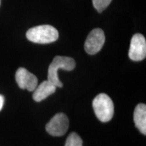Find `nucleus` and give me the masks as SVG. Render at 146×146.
Segmentation results:
<instances>
[{"label":"nucleus","instance_id":"nucleus-3","mask_svg":"<svg viewBox=\"0 0 146 146\" xmlns=\"http://www.w3.org/2000/svg\"><path fill=\"white\" fill-rule=\"evenodd\" d=\"M93 108L97 118L106 123L112 119L114 112L112 100L106 94H100L93 101Z\"/></svg>","mask_w":146,"mask_h":146},{"label":"nucleus","instance_id":"nucleus-1","mask_svg":"<svg viewBox=\"0 0 146 146\" xmlns=\"http://www.w3.org/2000/svg\"><path fill=\"white\" fill-rule=\"evenodd\" d=\"M26 36L30 41L40 44H47L57 41L59 36L57 29L48 25H39L30 29Z\"/></svg>","mask_w":146,"mask_h":146},{"label":"nucleus","instance_id":"nucleus-11","mask_svg":"<svg viewBox=\"0 0 146 146\" xmlns=\"http://www.w3.org/2000/svg\"><path fill=\"white\" fill-rule=\"evenodd\" d=\"M94 7L99 13L103 12L112 2V0H92Z\"/></svg>","mask_w":146,"mask_h":146},{"label":"nucleus","instance_id":"nucleus-2","mask_svg":"<svg viewBox=\"0 0 146 146\" xmlns=\"http://www.w3.org/2000/svg\"><path fill=\"white\" fill-rule=\"evenodd\" d=\"M76 66V62L72 58L66 56H56L50 64L48 68L47 80L57 87H62L63 84L60 81L58 75V70L60 68L71 71Z\"/></svg>","mask_w":146,"mask_h":146},{"label":"nucleus","instance_id":"nucleus-13","mask_svg":"<svg viewBox=\"0 0 146 146\" xmlns=\"http://www.w3.org/2000/svg\"><path fill=\"white\" fill-rule=\"evenodd\" d=\"M0 5H1V0H0Z\"/></svg>","mask_w":146,"mask_h":146},{"label":"nucleus","instance_id":"nucleus-7","mask_svg":"<svg viewBox=\"0 0 146 146\" xmlns=\"http://www.w3.org/2000/svg\"><path fill=\"white\" fill-rule=\"evenodd\" d=\"M16 81L20 88L33 91L37 86L38 79L35 75L25 68H19L16 72Z\"/></svg>","mask_w":146,"mask_h":146},{"label":"nucleus","instance_id":"nucleus-9","mask_svg":"<svg viewBox=\"0 0 146 146\" xmlns=\"http://www.w3.org/2000/svg\"><path fill=\"white\" fill-rule=\"evenodd\" d=\"M136 127L142 134L146 135V106L144 104H139L137 106L133 116Z\"/></svg>","mask_w":146,"mask_h":146},{"label":"nucleus","instance_id":"nucleus-8","mask_svg":"<svg viewBox=\"0 0 146 146\" xmlns=\"http://www.w3.org/2000/svg\"><path fill=\"white\" fill-rule=\"evenodd\" d=\"M57 87L53 85L48 80L43 81L39 86H36L33 94V98L35 102H41L46 99L50 95L54 94L56 91Z\"/></svg>","mask_w":146,"mask_h":146},{"label":"nucleus","instance_id":"nucleus-10","mask_svg":"<svg viewBox=\"0 0 146 146\" xmlns=\"http://www.w3.org/2000/svg\"><path fill=\"white\" fill-rule=\"evenodd\" d=\"M65 146H83V141L76 133H72L67 138Z\"/></svg>","mask_w":146,"mask_h":146},{"label":"nucleus","instance_id":"nucleus-4","mask_svg":"<svg viewBox=\"0 0 146 146\" xmlns=\"http://www.w3.org/2000/svg\"><path fill=\"white\" fill-rule=\"evenodd\" d=\"M69 125L68 118L63 113L56 114L46 125L45 129L52 136H62L68 131Z\"/></svg>","mask_w":146,"mask_h":146},{"label":"nucleus","instance_id":"nucleus-6","mask_svg":"<svg viewBox=\"0 0 146 146\" xmlns=\"http://www.w3.org/2000/svg\"><path fill=\"white\" fill-rule=\"evenodd\" d=\"M129 57L133 61H141L146 57V41L143 35L137 33L131 39Z\"/></svg>","mask_w":146,"mask_h":146},{"label":"nucleus","instance_id":"nucleus-12","mask_svg":"<svg viewBox=\"0 0 146 146\" xmlns=\"http://www.w3.org/2000/svg\"><path fill=\"white\" fill-rule=\"evenodd\" d=\"M3 104H4V97L2 95H0V111L2 110Z\"/></svg>","mask_w":146,"mask_h":146},{"label":"nucleus","instance_id":"nucleus-5","mask_svg":"<svg viewBox=\"0 0 146 146\" xmlns=\"http://www.w3.org/2000/svg\"><path fill=\"white\" fill-rule=\"evenodd\" d=\"M103 30L97 28L92 30L87 36L85 43V50L88 54L94 55L102 50L105 43Z\"/></svg>","mask_w":146,"mask_h":146}]
</instances>
